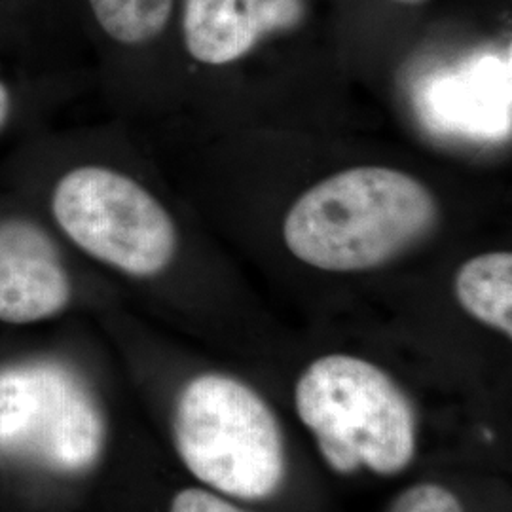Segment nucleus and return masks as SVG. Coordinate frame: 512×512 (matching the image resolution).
I'll use <instances>...</instances> for the list:
<instances>
[{
  "label": "nucleus",
  "mask_w": 512,
  "mask_h": 512,
  "mask_svg": "<svg viewBox=\"0 0 512 512\" xmlns=\"http://www.w3.org/2000/svg\"><path fill=\"white\" fill-rule=\"evenodd\" d=\"M439 203L412 175L355 167L304 192L287 213L283 238L298 260L325 272H365L429 238Z\"/></svg>",
  "instance_id": "nucleus-1"
},
{
  "label": "nucleus",
  "mask_w": 512,
  "mask_h": 512,
  "mask_svg": "<svg viewBox=\"0 0 512 512\" xmlns=\"http://www.w3.org/2000/svg\"><path fill=\"white\" fill-rule=\"evenodd\" d=\"M298 418L332 471L391 476L416 456V416L382 368L353 355L313 361L294 389Z\"/></svg>",
  "instance_id": "nucleus-2"
},
{
  "label": "nucleus",
  "mask_w": 512,
  "mask_h": 512,
  "mask_svg": "<svg viewBox=\"0 0 512 512\" xmlns=\"http://www.w3.org/2000/svg\"><path fill=\"white\" fill-rule=\"evenodd\" d=\"M173 431L186 469L219 494L266 499L285 478V444L274 412L236 378H194L179 395Z\"/></svg>",
  "instance_id": "nucleus-3"
},
{
  "label": "nucleus",
  "mask_w": 512,
  "mask_h": 512,
  "mask_svg": "<svg viewBox=\"0 0 512 512\" xmlns=\"http://www.w3.org/2000/svg\"><path fill=\"white\" fill-rule=\"evenodd\" d=\"M52 209L84 253L124 274H162L177 251V230L164 205L114 169L69 171L55 186Z\"/></svg>",
  "instance_id": "nucleus-4"
},
{
  "label": "nucleus",
  "mask_w": 512,
  "mask_h": 512,
  "mask_svg": "<svg viewBox=\"0 0 512 512\" xmlns=\"http://www.w3.org/2000/svg\"><path fill=\"white\" fill-rule=\"evenodd\" d=\"M105 423L69 368L31 363L0 370V456L57 473H82L101 456Z\"/></svg>",
  "instance_id": "nucleus-5"
},
{
  "label": "nucleus",
  "mask_w": 512,
  "mask_h": 512,
  "mask_svg": "<svg viewBox=\"0 0 512 512\" xmlns=\"http://www.w3.org/2000/svg\"><path fill=\"white\" fill-rule=\"evenodd\" d=\"M306 0H184L188 54L205 65H228L275 33L298 27Z\"/></svg>",
  "instance_id": "nucleus-6"
},
{
  "label": "nucleus",
  "mask_w": 512,
  "mask_h": 512,
  "mask_svg": "<svg viewBox=\"0 0 512 512\" xmlns=\"http://www.w3.org/2000/svg\"><path fill=\"white\" fill-rule=\"evenodd\" d=\"M71 281L54 243L37 226L6 222L0 226V321L37 323L65 310Z\"/></svg>",
  "instance_id": "nucleus-7"
},
{
  "label": "nucleus",
  "mask_w": 512,
  "mask_h": 512,
  "mask_svg": "<svg viewBox=\"0 0 512 512\" xmlns=\"http://www.w3.org/2000/svg\"><path fill=\"white\" fill-rule=\"evenodd\" d=\"M433 122L473 139H503L511 129V69L499 57H480L437 78L425 92Z\"/></svg>",
  "instance_id": "nucleus-8"
},
{
  "label": "nucleus",
  "mask_w": 512,
  "mask_h": 512,
  "mask_svg": "<svg viewBox=\"0 0 512 512\" xmlns=\"http://www.w3.org/2000/svg\"><path fill=\"white\" fill-rule=\"evenodd\" d=\"M461 308L486 327L512 336V255L484 253L465 262L456 275Z\"/></svg>",
  "instance_id": "nucleus-9"
},
{
  "label": "nucleus",
  "mask_w": 512,
  "mask_h": 512,
  "mask_svg": "<svg viewBox=\"0 0 512 512\" xmlns=\"http://www.w3.org/2000/svg\"><path fill=\"white\" fill-rule=\"evenodd\" d=\"M93 16L112 40L139 46L160 37L173 0H90Z\"/></svg>",
  "instance_id": "nucleus-10"
},
{
  "label": "nucleus",
  "mask_w": 512,
  "mask_h": 512,
  "mask_svg": "<svg viewBox=\"0 0 512 512\" xmlns=\"http://www.w3.org/2000/svg\"><path fill=\"white\" fill-rule=\"evenodd\" d=\"M389 512H463V507L450 490L423 482L397 495Z\"/></svg>",
  "instance_id": "nucleus-11"
},
{
  "label": "nucleus",
  "mask_w": 512,
  "mask_h": 512,
  "mask_svg": "<svg viewBox=\"0 0 512 512\" xmlns=\"http://www.w3.org/2000/svg\"><path fill=\"white\" fill-rule=\"evenodd\" d=\"M169 512H245L219 495L188 488L175 495Z\"/></svg>",
  "instance_id": "nucleus-12"
},
{
  "label": "nucleus",
  "mask_w": 512,
  "mask_h": 512,
  "mask_svg": "<svg viewBox=\"0 0 512 512\" xmlns=\"http://www.w3.org/2000/svg\"><path fill=\"white\" fill-rule=\"evenodd\" d=\"M10 107H12L10 93L6 90V86L0 82V129L6 124V120L10 116Z\"/></svg>",
  "instance_id": "nucleus-13"
},
{
  "label": "nucleus",
  "mask_w": 512,
  "mask_h": 512,
  "mask_svg": "<svg viewBox=\"0 0 512 512\" xmlns=\"http://www.w3.org/2000/svg\"><path fill=\"white\" fill-rule=\"evenodd\" d=\"M401 2H418V0H401Z\"/></svg>",
  "instance_id": "nucleus-14"
}]
</instances>
